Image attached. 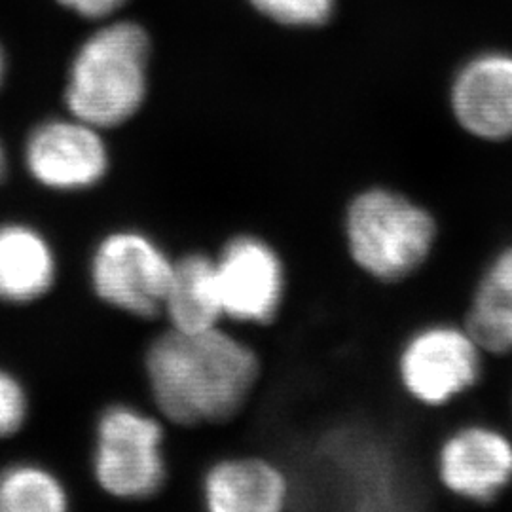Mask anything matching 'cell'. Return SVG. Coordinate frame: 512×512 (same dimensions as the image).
I'll list each match as a JSON object with an SVG mask.
<instances>
[{
  "label": "cell",
  "mask_w": 512,
  "mask_h": 512,
  "mask_svg": "<svg viewBox=\"0 0 512 512\" xmlns=\"http://www.w3.org/2000/svg\"><path fill=\"white\" fill-rule=\"evenodd\" d=\"M4 74H6V55H4V50H2V46H0V84H2Z\"/></svg>",
  "instance_id": "ffe728a7"
},
{
  "label": "cell",
  "mask_w": 512,
  "mask_h": 512,
  "mask_svg": "<svg viewBox=\"0 0 512 512\" xmlns=\"http://www.w3.org/2000/svg\"><path fill=\"white\" fill-rule=\"evenodd\" d=\"M437 478L448 494L478 505L512 486V440L486 423H469L440 442Z\"/></svg>",
  "instance_id": "52a82bcc"
},
{
  "label": "cell",
  "mask_w": 512,
  "mask_h": 512,
  "mask_svg": "<svg viewBox=\"0 0 512 512\" xmlns=\"http://www.w3.org/2000/svg\"><path fill=\"white\" fill-rule=\"evenodd\" d=\"M150 38L135 21H109L76 50L65 103L74 118L116 128L137 114L148 92Z\"/></svg>",
  "instance_id": "7a4b0ae2"
},
{
  "label": "cell",
  "mask_w": 512,
  "mask_h": 512,
  "mask_svg": "<svg viewBox=\"0 0 512 512\" xmlns=\"http://www.w3.org/2000/svg\"><path fill=\"white\" fill-rule=\"evenodd\" d=\"M147 372L162 414L181 425H200L238 414L255 387L258 359L217 327L171 329L148 349Z\"/></svg>",
  "instance_id": "6da1fadb"
},
{
  "label": "cell",
  "mask_w": 512,
  "mask_h": 512,
  "mask_svg": "<svg viewBox=\"0 0 512 512\" xmlns=\"http://www.w3.org/2000/svg\"><path fill=\"white\" fill-rule=\"evenodd\" d=\"M67 505L61 482L38 465H12L0 473V512H61Z\"/></svg>",
  "instance_id": "9a60e30c"
},
{
  "label": "cell",
  "mask_w": 512,
  "mask_h": 512,
  "mask_svg": "<svg viewBox=\"0 0 512 512\" xmlns=\"http://www.w3.org/2000/svg\"><path fill=\"white\" fill-rule=\"evenodd\" d=\"M27 416V397L14 376L0 370V437H10Z\"/></svg>",
  "instance_id": "e0dca14e"
},
{
  "label": "cell",
  "mask_w": 512,
  "mask_h": 512,
  "mask_svg": "<svg viewBox=\"0 0 512 512\" xmlns=\"http://www.w3.org/2000/svg\"><path fill=\"white\" fill-rule=\"evenodd\" d=\"M65 10L73 12L74 16L84 19H109L128 2V0H55Z\"/></svg>",
  "instance_id": "ac0fdd59"
},
{
  "label": "cell",
  "mask_w": 512,
  "mask_h": 512,
  "mask_svg": "<svg viewBox=\"0 0 512 512\" xmlns=\"http://www.w3.org/2000/svg\"><path fill=\"white\" fill-rule=\"evenodd\" d=\"M215 264L226 317L241 323L274 319L285 294V270L266 241L253 236L232 239Z\"/></svg>",
  "instance_id": "9c48e42d"
},
{
  "label": "cell",
  "mask_w": 512,
  "mask_h": 512,
  "mask_svg": "<svg viewBox=\"0 0 512 512\" xmlns=\"http://www.w3.org/2000/svg\"><path fill=\"white\" fill-rule=\"evenodd\" d=\"M258 14L285 27H319L329 21L336 0H249Z\"/></svg>",
  "instance_id": "2e32d148"
},
{
  "label": "cell",
  "mask_w": 512,
  "mask_h": 512,
  "mask_svg": "<svg viewBox=\"0 0 512 512\" xmlns=\"http://www.w3.org/2000/svg\"><path fill=\"white\" fill-rule=\"evenodd\" d=\"M173 262L137 232H116L103 239L92 260L93 289L101 300L139 317L164 308Z\"/></svg>",
  "instance_id": "8992f818"
},
{
  "label": "cell",
  "mask_w": 512,
  "mask_h": 512,
  "mask_svg": "<svg viewBox=\"0 0 512 512\" xmlns=\"http://www.w3.org/2000/svg\"><path fill=\"white\" fill-rule=\"evenodd\" d=\"M25 164L37 183L59 190H86L109 169V150L99 128L80 118H55L31 131Z\"/></svg>",
  "instance_id": "ba28073f"
},
{
  "label": "cell",
  "mask_w": 512,
  "mask_h": 512,
  "mask_svg": "<svg viewBox=\"0 0 512 512\" xmlns=\"http://www.w3.org/2000/svg\"><path fill=\"white\" fill-rule=\"evenodd\" d=\"M344 230L355 266L382 283H401L420 272L439 241L433 211L389 186L359 192L349 202Z\"/></svg>",
  "instance_id": "3957f363"
},
{
  "label": "cell",
  "mask_w": 512,
  "mask_h": 512,
  "mask_svg": "<svg viewBox=\"0 0 512 512\" xmlns=\"http://www.w3.org/2000/svg\"><path fill=\"white\" fill-rule=\"evenodd\" d=\"M93 471L99 486L120 499H147L165 480L164 431L147 414L112 406L97 423Z\"/></svg>",
  "instance_id": "5b68a950"
},
{
  "label": "cell",
  "mask_w": 512,
  "mask_h": 512,
  "mask_svg": "<svg viewBox=\"0 0 512 512\" xmlns=\"http://www.w3.org/2000/svg\"><path fill=\"white\" fill-rule=\"evenodd\" d=\"M465 329L484 353H512V245L501 249L482 270L465 310Z\"/></svg>",
  "instance_id": "7c38bea8"
},
{
  "label": "cell",
  "mask_w": 512,
  "mask_h": 512,
  "mask_svg": "<svg viewBox=\"0 0 512 512\" xmlns=\"http://www.w3.org/2000/svg\"><path fill=\"white\" fill-rule=\"evenodd\" d=\"M450 110L461 131L476 141H511L512 54L494 50L469 59L452 80Z\"/></svg>",
  "instance_id": "30bf717a"
},
{
  "label": "cell",
  "mask_w": 512,
  "mask_h": 512,
  "mask_svg": "<svg viewBox=\"0 0 512 512\" xmlns=\"http://www.w3.org/2000/svg\"><path fill=\"white\" fill-rule=\"evenodd\" d=\"M484 351L465 325L431 323L412 332L397 355V378L406 395L427 408H442L482 378Z\"/></svg>",
  "instance_id": "277c9868"
},
{
  "label": "cell",
  "mask_w": 512,
  "mask_h": 512,
  "mask_svg": "<svg viewBox=\"0 0 512 512\" xmlns=\"http://www.w3.org/2000/svg\"><path fill=\"white\" fill-rule=\"evenodd\" d=\"M162 310L175 330L215 329L224 315L215 260L203 255L181 258L173 266Z\"/></svg>",
  "instance_id": "5bb4252c"
},
{
  "label": "cell",
  "mask_w": 512,
  "mask_h": 512,
  "mask_svg": "<svg viewBox=\"0 0 512 512\" xmlns=\"http://www.w3.org/2000/svg\"><path fill=\"white\" fill-rule=\"evenodd\" d=\"M287 497V478L264 459L220 461L203 480L205 505L215 512L281 511Z\"/></svg>",
  "instance_id": "8fae6325"
},
{
  "label": "cell",
  "mask_w": 512,
  "mask_h": 512,
  "mask_svg": "<svg viewBox=\"0 0 512 512\" xmlns=\"http://www.w3.org/2000/svg\"><path fill=\"white\" fill-rule=\"evenodd\" d=\"M4 177H6V152L0 143V183L4 181Z\"/></svg>",
  "instance_id": "d6986e66"
},
{
  "label": "cell",
  "mask_w": 512,
  "mask_h": 512,
  "mask_svg": "<svg viewBox=\"0 0 512 512\" xmlns=\"http://www.w3.org/2000/svg\"><path fill=\"white\" fill-rule=\"evenodd\" d=\"M55 256L50 243L25 224L0 226V300L27 304L52 289Z\"/></svg>",
  "instance_id": "4fadbf2b"
}]
</instances>
